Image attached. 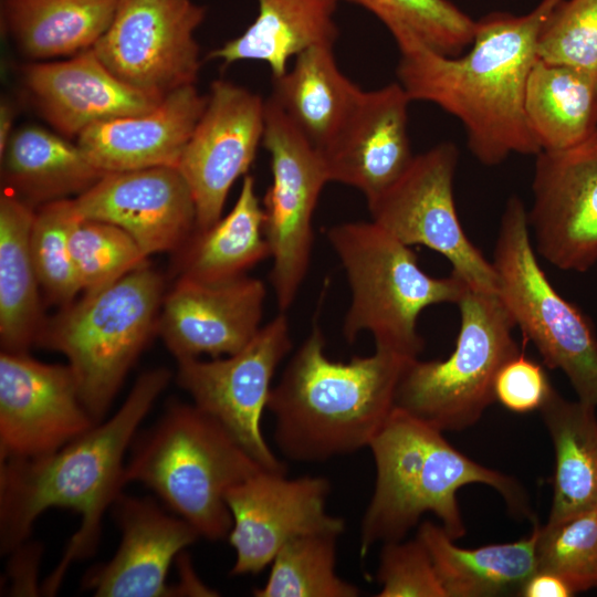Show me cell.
<instances>
[{
  "mask_svg": "<svg viewBox=\"0 0 597 597\" xmlns=\"http://www.w3.org/2000/svg\"><path fill=\"white\" fill-rule=\"evenodd\" d=\"M562 1L542 0L523 15L483 17L463 55H443L415 38L396 41L398 83L411 101L436 104L459 119L482 165L496 166L513 154L536 156L541 149L526 121L525 90L541 31Z\"/></svg>",
  "mask_w": 597,
  "mask_h": 597,
  "instance_id": "6da1fadb",
  "label": "cell"
},
{
  "mask_svg": "<svg viewBox=\"0 0 597 597\" xmlns=\"http://www.w3.org/2000/svg\"><path fill=\"white\" fill-rule=\"evenodd\" d=\"M170 379L166 368L143 373L112 418L98 422L56 451L27 459L1 460L0 538L13 552L29 537L36 517L50 507L71 509L81 525L43 583L53 595L72 563L97 547L105 511L122 494L124 457L138 426Z\"/></svg>",
  "mask_w": 597,
  "mask_h": 597,
  "instance_id": "7a4b0ae2",
  "label": "cell"
},
{
  "mask_svg": "<svg viewBox=\"0 0 597 597\" xmlns=\"http://www.w3.org/2000/svg\"><path fill=\"white\" fill-rule=\"evenodd\" d=\"M411 359L375 347L370 356L332 360L321 328L313 326L268 400L280 452L313 463L368 447L395 409L397 386Z\"/></svg>",
  "mask_w": 597,
  "mask_h": 597,
  "instance_id": "3957f363",
  "label": "cell"
},
{
  "mask_svg": "<svg viewBox=\"0 0 597 597\" xmlns=\"http://www.w3.org/2000/svg\"><path fill=\"white\" fill-rule=\"evenodd\" d=\"M443 431L395 407L369 443L376 483L360 525V554L377 543L404 540L426 513L453 538L465 534L457 492L472 483L491 486L509 509L531 517L520 483L451 446Z\"/></svg>",
  "mask_w": 597,
  "mask_h": 597,
  "instance_id": "277c9868",
  "label": "cell"
},
{
  "mask_svg": "<svg viewBox=\"0 0 597 597\" xmlns=\"http://www.w3.org/2000/svg\"><path fill=\"white\" fill-rule=\"evenodd\" d=\"M262 469L211 416L174 402L135 444L124 476L153 490L200 536L219 541L232 526L228 491Z\"/></svg>",
  "mask_w": 597,
  "mask_h": 597,
  "instance_id": "5b68a950",
  "label": "cell"
},
{
  "mask_svg": "<svg viewBox=\"0 0 597 597\" xmlns=\"http://www.w3.org/2000/svg\"><path fill=\"white\" fill-rule=\"evenodd\" d=\"M326 237L350 289L346 339L369 332L376 348L418 358L425 345L417 329L420 313L434 304H457L467 283L454 273L428 275L410 247L371 220L335 224Z\"/></svg>",
  "mask_w": 597,
  "mask_h": 597,
  "instance_id": "8992f818",
  "label": "cell"
},
{
  "mask_svg": "<svg viewBox=\"0 0 597 597\" xmlns=\"http://www.w3.org/2000/svg\"><path fill=\"white\" fill-rule=\"evenodd\" d=\"M164 282L144 263L107 287L85 294L41 335L69 359L83 405L96 423L107 412L144 348Z\"/></svg>",
  "mask_w": 597,
  "mask_h": 597,
  "instance_id": "52a82bcc",
  "label": "cell"
},
{
  "mask_svg": "<svg viewBox=\"0 0 597 597\" xmlns=\"http://www.w3.org/2000/svg\"><path fill=\"white\" fill-rule=\"evenodd\" d=\"M460 331L443 360L411 359L397 386L395 407L441 431L464 430L495 400L501 367L519 355L516 326L498 293L465 286L457 302Z\"/></svg>",
  "mask_w": 597,
  "mask_h": 597,
  "instance_id": "ba28073f",
  "label": "cell"
},
{
  "mask_svg": "<svg viewBox=\"0 0 597 597\" xmlns=\"http://www.w3.org/2000/svg\"><path fill=\"white\" fill-rule=\"evenodd\" d=\"M498 294L546 366L562 370L578 400L597 407V335L590 320L551 284L537 262L522 199H507L491 261Z\"/></svg>",
  "mask_w": 597,
  "mask_h": 597,
  "instance_id": "9c48e42d",
  "label": "cell"
},
{
  "mask_svg": "<svg viewBox=\"0 0 597 597\" xmlns=\"http://www.w3.org/2000/svg\"><path fill=\"white\" fill-rule=\"evenodd\" d=\"M262 145L269 153L272 174L262 202L264 234L273 261L270 281L277 307L285 312L308 271L314 239L312 220L329 178L321 149L270 97L265 101Z\"/></svg>",
  "mask_w": 597,
  "mask_h": 597,
  "instance_id": "30bf717a",
  "label": "cell"
},
{
  "mask_svg": "<svg viewBox=\"0 0 597 597\" xmlns=\"http://www.w3.org/2000/svg\"><path fill=\"white\" fill-rule=\"evenodd\" d=\"M458 148L444 142L416 155L405 174L367 202L371 221L408 247L443 255L473 290L498 293L492 262L470 241L459 220L453 180Z\"/></svg>",
  "mask_w": 597,
  "mask_h": 597,
  "instance_id": "8fae6325",
  "label": "cell"
},
{
  "mask_svg": "<svg viewBox=\"0 0 597 597\" xmlns=\"http://www.w3.org/2000/svg\"><path fill=\"white\" fill-rule=\"evenodd\" d=\"M205 15L195 0H118L93 50L126 85L165 97L195 85L200 70L195 33Z\"/></svg>",
  "mask_w": 597,
  "mask_h": 597,
  "instance_id": "7c38bea8",
  "label": "cell"
},
{
  "mask_svg": "<svg viewBox=\"0 0 597 597\" xmlns=\"http://www.w3.org/2000/svg\"><path fill=\"white\" fill-rule=\"evenodd\" d=\"M292 348L284 312L262 326L241 350L227 358L178 360L177 383L193 405L216 419L265 470L286 472L269 447L262 416L271 383L280 363Z\"/></svg>",
  "mask_w": 597,
  "mask_h": 597,
  "instance_id": "4fadbf2b",
  "label": "cell"
},
{
  "mask_svg": "<svg viewBox=\"0 0 597 597\" xmlns=\"http://www.w3.org/2000/svg\"><path fill=\"white\" fill-rule=\"evenodd\" d=\"M331 484L324 476L287 478L262 469L231 488L226 502L232 517L228 538L235 552L231 575H256L298 536L341 535L343 519L326 509Z\"/></svg>",
  "mask_w": 597,
  "mask_h": 597,
  "instance_id": "5bb4252c",
  "label": "cell"
},
{
  "mask_svg": "<svg viewBox=\"0 0 597 597\" xmlns=\"http://www.w3.org/2000/svg\"><path fill=\"white\" fill-rule=\"evenodd\" d=\"M265 101L226 80L212 82L207 104L184 149L178 169L196 205V230L213 226L229 191L252 165L262 144Z\"/></svg>",
  "mask_w": 597,
  "mask_h": 597,
  "instance_id": "9a60e30c",
  "label": "cell"
},
{
  "mask_svg": "<svg viewBox=\"0 0 597 597\" xmlns=\"http://www.w3.org/2000/svg\"><path fill=\"white\" fill-rule=\"evenodd\" d=\"M96 422L83 405L70 365L27 353L0 355V459L45 455Z\"/></svg>",
  "mask_w": 597,
  "mask_h": 597,
  "instance_id": "2e32d148",
  "label": "cell"
},
{
  "mask_svg": "<svg viewBox=\"0 0 597 597\" xmlns=\"http://www.w3.org/2000/svg\"><path fill=\"white\" fill-rule=\"evenodd\" d=\"M527 212L538 254L566 271L597 262V136L563 151H540Z\"/></svg>",
  "mask_w": 597,
  "mask_h": 597,
  "instance_id": "e0dca14e",
  "label": "cell"
},
{
  "mask_svg": "<svg viewBox=\"0 0 597 597\" xmlns=\"http://www.w3.org/2000/svg\"><path fill=\"white\" fill-rule=\"evenodd\" d=\"M73 205L80 218L126 231L145 256L180 248L196 230L193 196L178 167L107 172Z\"/></svg>",
  "mask_w": 597,
  "mask_h": 597,
  "instance_id": "ac0fdd59",
  "label": "cell"
},
{
  "mask_svg": "<svg viewBox=\"0 0 597 597\" xmlns=\"http://www.w3.org/2000/svg\"><path fill=\"white\" fill-rule=\"evenodd\" d=\"M265 296L264 283L247 275L222 282L181 276L164 301L160 334L177 360L233 355L262 327Z\"/></svg>",
  "mask_w": 597,
  "mask_h": 597,
  "instance_id": "d6986e66",
  "label": "cell"
},
{
  "mask_svg": "<svg viewBox=\"0 0 597 597\" xmlns=\"http://www.w3.org/2000/svg\"><path fill=\"white\" fill-rule=\"evenodd\" d=\"M412 101L396 82L363 91L331 143L322 149L329 181L359 190L367 202L409 168L408 108Z\"/></svg>",
  "mask_w": 597,
  "mask_h": 597,
  "instance_id": "ffe728a7",
  "label": "cell"
},
{
  "mask_svg": "<svg viewBox=\"0 0 597 597\" xmlns=\"http://www.w3.org/2000/svg\"><path fill=\"white\" fill-rule=\"evenodd\" d=\"M122 541L114 557L86 574L84 586L100 597H160L171 589L169 567L200 535L153 500L121 494L114 502Z\"/></svg>",
  "mask_w": 597,
  "mask_h": 597,
  "instance_id": "44dd1931",
  "label": "cell"
},
{
  "mask_svg": "<svg viewBox=\"0 0 597 597\" xmlns=\"http://www.w3.org/2000/svg\"><path fill=\"white\" fill-rule=\"evenodd\" d=\"M23 78L42 116L67 137L100 122L146 113L164 98L123 83L93 48L66 60L30 64Z\"/></svg>",
  "mask_w": 597,
  "mask_h": 597,
  "instance_id": "7402d4cb",
  "label": "cell"
},
{
  "mask_svg": "<svg viewBox=\"0 0 597 597\" xmlns=\"http://www.w3.org/2000/svg\"><path fill=\"white\" fill-rule=\"evenodd\" d=\"M206 104L207 95L187 85L167 94L146 113L87 127L76 144L105 172L178 167Z\"/></svg>",
  "mask_w": 597,
  "mask_h": 597,
  "instance_id": "603a6c76",
  "label": "cell"
},
{
  "mask_svg": "<svg viewBox=\"0 0 597 597\" xmlns=\"http://www.w3.org/2000/svg\"><path fill=\"white\" fill-rule=\"evenodd\" d=\"M0 156L6 190L33 208L77 197L107 174L77 144L38 126L14 130Z\"/></svg>",
  "mask_w": 597,
  "mask_h": 597,
  "instance_id": "cb8c5ba5",
  "label": "cell"
},
{
  "mask_svg": "<svg viewBox=\"0 0 597 597\" xmlns=\"http://www.w3.org/2000/svg\"><path fill=\"white\" fill-rule=\"evenodd\" d=\"M258 15L239 36L212 50L224 65L264 62L272 77L284 74L289 61L314 45H334L338 30L335 0H256Z\"/></svg>",
  "mask_w": 597,
  "mask_h": 597,
  "instance_id": "d4e9b609",
  "label": "cell"
},
{
  "mask_svg": "<svg viewBox=\"0 0 597 597\" xmlns=\"http://www.w3.org/2000/svg\"><path fill=\"white\" fill-rule=\"evenodd\" d=\"M334 45H314L273 78L270 98L318 149H324L356 105L363 90L338 67Z\"/></svg>",
  "mask_w": 597,
  "mask_h": 597,
  "instance_id": "484cf974",
  "label": "cell"
},
{
  "mask_svg": "<svg viewBox=\"0 0 597 597\" xmlns=\"http://www.w3.org/2000/svg\"><path fill=\"white\" fill-rule=\"evenodd\" d=\"M417 536L427 547L447 597H493L517 593L537 570L536 528L512 543L463 548L441 525L423 522Z\"/></svg>",
  "mask_w": 597,
  "mask_h": 597,
  "instance_id": "4316f807",
  "label": "cell"
},
{
  "mask_svg": "<svg viewBox=\"0 0 597 597\" xmlns=\"http://www.w3.org/2000/svg\"><path fill=\"white\" fill-rule=\"evenodd\" d=\"M524 111L541 151L578 147L597 130V77L537 57L527 78Z\"/></svg>",
  "mask_w": 597,
  "mask_h": 597,
  "instance_id": "83f0119b",
  "label": "cell"
},
{
  "mask_svg": "<svg viewBox=\"0 0 597 597\" xmlns=\"http://www.w3.org/2000/svg\"><path fill=\"white\" fill-rule=\"evenodd\" d=\"M596 407L569 401L555 389L540 409L553 442L555 470L547 523L597 512Z\"/></svg>",
  "mask_w": 597,
  "mask_h": 597,
  "instance_id": "f1b7e54d",
  "label": "cell"
},
{
  "mask_svg": "<svg viewBox=\"0 0 597 597\" xmlns=\"http://www.w3.org/2000/svg\"><path fill=\"white\" fill-rule=\"evenodd\" d=\"M118 0H4L2 23L33 60L92 49L109 27Z\"/></svg>",
  "mask_w": 597,
  "mask_h": 597,
  "instance_id": "f546056e",
  "label": "cell"
},
{
  "mask_svg": "<svg viewBox=\"0 0 597 597\" xmlns=\"http://www.w3.org/2000/svg\"><path fill=\"white\" fill-rule=\"evenodd\" d=\"M35 210L6 190L0 198V339L2 350L27 353L40 336L39 280L30 249Z\"/></svg>",
  "mask_w": 597,
  "mask_h": 597,
  "instance_id": "4dcf8cb0",
  "label": "cell"
},
{
  "mask_svg": "<svg viewBox=\"0 0 597 597\" xmlns=\"http://www.w3.org/2000/svg\"><path fill=\"white\" fill-rule=\"evenodd\" d=\"M270 255L255 180L245 175L230 212L207 230L195 231L189 239L181 276L222 282L245 275V271Z\"/></svg>",
  "mask_w": 597,
  "mask_h": 597,
  "instance_id": "1f68e13d",
  "label": "cell"
},
{
  "mask_svg": "<svg viewBox=\"0 0 597 597\" xmlns=\"http://www.w3.org/2000/svg\"><path fill=\"white\" fill-rule=\"evenodd\" d=\"M339 535L317 533L287 542L273 558L256 597H356L359 588L336 573Z\"/></svg>",
  "mask_w": 597,
  "mask_h": 597,
  "instance_id": "d6a6232c",
  "label": "cell"
},
{
  "mask_svg": "<svg viewBox=\"0 0 597 597\" xmlns=\"http://www.w3.org/2000/svg\"><path fill=\"white\" fill-rule=\"evenodd\" d=\"M363 7L381 21L395 42L415 38L448 56L462 54L474 38L475 23L449 0H335Z\"/></svg>",
  "mask_w": 597,
  "mask_h": 597,
  "instance_id": "836d02e7",
  "label": "cell"
},
{
  "mask_svg": "<svg viewBox=\"0 0 597 597\" xmlns=\"http://www.w3.org/2000/svg\"><path fill=\"white\" fill-rule=\"evenodd\" d=\"M69 247L81 289L95 293L146 263L136 241L119 227L82 219L72 223Z\"/></svg>",
  "mask_w": 597,
  "mask_h": 597,
  "instance_id": "e575fe53",
  "label": "cell"
},
{
  "mask_svg": "<svg viewBox=\"0 0 597 597\" xmlns=\"http://www.w3.org/2000/svg\"><path fill=\"white\" fill-rule=\"evenodd\" d=\"M535 528L537 570L559 576L575 594L597 588V512Z\"/></svg>",
  "mask_w": 597,
  "mask_h": 597,
  "instance_id": "d590c367",
  "label": "cell"
},
{
  "mask_svg": "<svg viewBox=\"0 0 597 597\" xmlns=\"http://www.w3.org/2000/svg\"><path fill=\"white\" fill-rule=\"evenodd\" d=\"M76 217L73 199L45 203L35 211L30 234L39 283L57 303H71L82 290L69 247L70 230Z\"/></svg>",
  "mask_w": 597,
  "mask_h": 597,
  "instance_id": "8d00e7d4",
  "label": "cell"
},
{
  "mask_svg": "<svg viewBox=\"0 0 597 597\" xmlns=\"http://www.w3.org/2000/svg\"><path fill=\"white\" fill-rule=\"evenodd\" d=\"M537 57L597 77V0H563L541 31Z\"/></svg>",
  "mask_w": 597,
  "mask_h": 597,
  "instance_id": "74e56055",
  "label": "cell"
},
{
  "mask_svg": "<svg viewBox=\"0 0 597 597\" xmlns=\"http://www.w3.org/2000/svg\"><path fill=\"white\" fill-rule=\"evenodd\" d=\"M378 597H447L430 554L417 536L383 544Z\"/></svg>",
  "mask_w": 597,
  "mask_h": 597,
  "instance_id": "f35d334b",
  "label": "cell"
},
{
  "mask_svg": "<svg viewBox=\"0 0 597 597\" xmlns=\"http://www.w3.org/2000/svg\"><path fill=\"white\" fill-rule=\"evenodd\" d=\"M553 390L543 367L522 353L501 367L494 381L495 400L517 413L540 410Z\"/></svg>",
  "mask_w": 597,
  "mask_h": 597,
  "instance_id": "ab89813d",
  "label": "cell"
},
{
  "mask_svg": "<svg viewBox=\"0 0 597 597\" xmlns=\"http://www.w3.org/2000/svg\"><path fill=\"white\" fill-rule=\"evenodd\" d=\"M573 595L575 593L564 579L545 570H536L520 591V596L523 597H570Z\"/></svg>",
  "mask_w": 597,
  "mask_h": 597,
  "instance_id": "60d3db41",
  "label": "cell"
},
{
  "mask_svg": "<svg viewBox=\"0 0 597 597\" xmlns=\"http://www.w3.org/2000/svg\"><path fill=\"white\" fill-rule=\"evenodd\" d=\"M15 109L9 102H1L0 105V155L6 149V146L13 134Z\"/></svg>",
  "mask_w": 597,
  "mask_h": 597,
  "instance_id": "b9f144b4",
  "label": "cell"
},
{
  "mask_svg": "<svg viewBox=\"0 0 597 597\" xmlns=\"http://www.w3.org/2000/svg\"><path fill=\"white\" fill-rule=\"evenodd\" d=\"M596 136H597V130H596Z\"/></svg>",
  "mask_w": 597,
  "mask_h": 597,
  "instance_id": "7bdbcfd3",
  "label": "cell"
}]
</instances>
